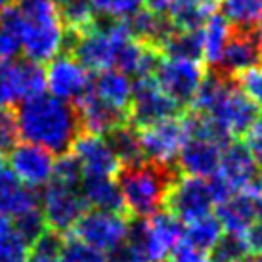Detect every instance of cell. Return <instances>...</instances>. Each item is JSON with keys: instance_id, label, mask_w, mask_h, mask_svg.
<instances>
[{"instance_id": "obj_1", "label": "cell", "mask_w": 262, "mask_h": 262, "mask_svg": "<svg viewBox=\"0 0 262 262\" xmlns=\"http://www.w3.org/2000/svg\"><path fill=\"white\" fill-rule=\"evenodd\" d=\"M15 124L19 138L48 149L52 155L69 153L80 134L77 107L46 92L17 105Z\"/></svg>"}, {"instance_id": "obj_2", "label": "cell", "mask_w": 262, "mask_h": 262, "mask_svg": "<svg viewBox=\"0 0 262 262\" xmlns=\"http://www.w3.org/2000/svg\"><path fill=\"white\" fill-rule=\"evenodd\" d=\"M23 29L19 35L25 59L38 66L50 63L66 50L67 29L54 0H21Z\"/></svg>"}, {"instance_id": "obj_3", "label": "cell", "mask_w": 262, "mask_h": 262, "mask_svg": "<svg viewBox=\"0 0 262 262\" xmlns=\"http://www.w3.org/2000/svg\"><path fill=\"white\" fill-rule=\"evenodd\" d=\"M117 186L123 197V209L130 216L147 219L165 205L174 176L170 168L153 163L123 167L117 174Z\"/></svg>"}, {"instance_id": "obj_4", "label": "cell", "mask_w": 262, "mask_h": 262, "mask_svg": "<svg viewBox=\"0 0 262 262\" xmlns=\"http://www.w3.org/2000/svg\"><path fill=\"white\" fill-rule=\"evenodd\" d=\"M182 239L180 222L170 212H155L130 226L124 245L117 251V262H165Z\"/></svg>"}, {"instance_id": "obj_5", "label": "cell", "mask_w": 262, "mask_h": 262, "mask_svg": "<svg viewBox=\"0 0 262 262\" xmlns=\"http://www.w3.org/2000/svg\"><path fill=\"white\" fill-rule=\"evenodd\" d=\"M132 38L126 21L119 19H98L79 35L67 33L66 50L71 54L86 71L102 73L115 67L119 50Z\"/></svg>"}, {"instance_id": "obj_6", "label": "cell", "mask_w": 262, "mask_h": 262, "mask_svg": "<svg viewBox=\"0 0 262 262\" xmlns=\"http://www.w3.org/2000/svg\"><path fill=\"white\" fill-rule=\"evenodd\" d=\"M226 197H228V191L219 182L216 176L212 178L182 176L172 180L165 205L178 222L189 224L197 219L212 214V209L220 201H224Z\"/></svg>"}, {"instance_id": "obj_7", "label": "cell", "mask_w": 262, "mask_h": 262, "mask_svg": "<svg viewBox=\"0 0 262 262\" xmlns=\"http://www.w3.org/2000/svg\"><path fill=\"white\" fill-rule=\"evenodd\" d=\"M184 107L165 94L153 77L132 80V100L128 105L126 123L136 130L147 128L167 119L184 115Z\"/></svg>"}, {"instance_id": "obj_8", "label": "cell", "mask_w": 262, "mask_h": 262, "mask_svg": "<svg viewBox=\"0 0 262 262\" xmlns=\"http://www.w3.org/2000/svg\"><path fill=\"white\" fill-rule=\"evenodd\" d=\"M130 232V222L123 212L86 211L71 230L75 239L82 241L88 247L103 255L117 253L124 245Z\"/></svg>"}, {"instance_id": "obj_9", "label": "cell", "mask_w": 262, "mask_h": 262, "mask_svg": "<svg viewBox=\"0 0 262 262\" xmlns=\"http://www.w3.org/2000/svg\"><path fill=\"white\" fill-rule=\"evenodd\" d=\"M86 212V201L80 193V186L50 178L42 193V216L50 232L67 233Z\"/></svg>"}, {"instance_id": "obj_10", "label": "cell", "mask_w": 262, "mask_h": 262, "mask_svg": "<svg viewBox=\"0 0 262 262\" xmlns=\"http://www.w3.org/2000/svg\"><path fill=\"white\" fill-rule=\"evenodd\" d=\"M153 79L165 94L186 110L195 100L197 90L205 79V67L201 61L161 56Z\"/></svg>"}, {"instance_id": "obj_11", "label": "cell", "mask_w": 262, "mask_h": 262, "mask_svg": "<svg viewBox=\"0 0 262 262\" xmlns=\"http://www.w3.org/2000/svg\"><path fill=\"white\" fill-rule=\"evenodd\" d=\"M138 132L144 161L165 168H170L174 165L178 153L188 140V126L184 117L161 121Z\"/></svg>"}, {"instance_id": "obj_12", "label": "cell", "mask_w": 262, "mask_h": 262, "mask_svg": "<svg viewBox=\"0 0 262 262\" xmlns=\"http://www.w3.org/2000/svg\"><path fill=\"white\" fill-rule=\"evenodd\" d=\"M46 73L29 59H14L0 66V107H14L25 100L44 94Z\"/></svg>"}, {"instance_id": "obj_13", "label": "cell", "mask_w": 262, "mask_h": 262, "mask_svg": "<svg viewBox=\"0 0 262 262\" xmlns=\"http://www.w3.org/2000/svg\"><path fill=\"white\" fill-rule=\"evenodd\" d=\"M258 66H262L260 27L253 29V27H233L232 25L222 56L219 59V66L214 69L237 79L241 73Z\"/></svg>"}, {"instance_id": "obj_14", "label": "cell", "mask_w": 262, "mask_h": 262, "mask_svg": "<svg viewBox=\"0 0 262 262\" xmlns=\"http://www.w3.org/2000/svg\"><path fill=\"white\" fill-rule=\"evenodd\" d=\"M216 178L224 186L228 195L262 188L258 165L245 144H239V142H230L224 147Z\"/></svg>"}, {"instance_id": "obj_15", "label": "cell", "mask_w": 262, "mask_h": 262, "mask_svg": "<svg viewBox=\"0 0 262 262\" xmlns=\"http://www.w3.org/2000/svg\"><path fill=\"white\" fill-rule=\"evenodd\" d=\"M46 73V88L52 96L69 103H77L92 88V77L71 54H59L48 63Z\"/></svg>"}, {"instance_id": "obj_16", "label": "cell", "mask_w": 262, "mask_h": 262, "mask_svg": "<svg viewBox=\"0 0 262 262\" xmlns=\"http://www.w3.org/2000/svg\"><path fill=\"white\" fill-rule=\"evenodd\" d=\"M69 153L79 163L82 178H117L123 168L110 142L98 134L80 132Z\"/></svg>"}, {"instance_id": "obj_17", "label": "cell", "mask_w": 262, "mask_h": 262, "mask_svg": "<svg viewBox=\"0 0 262 262\" xmlns=\"http://www.w3.org/2000/svg\"><path fill=\"white\" fill-rule=\"evenodd\" d=\"M10 172L27 188H38L50 182L56 159L48 149L35 144H17L8 155Z\"/></svg>"}, {"instance_id": "obj_18", "label": "cell", "mask_w": 262, "mask_h": 262, "mask_svg": "<svg viewBox=\"0 0 262 262\" xmlns=\"http://www.w3.org/2000/svg\"><path fill=\"white\" fill-rule=\"evenodd\" d=\"M262 193V188L251 191H239L228 195L216 205V219L222 224V230L228 235L247 237L249 230L256 224V197Z\"/></svg>"}, {"instance_id": "obj_19", "label": "cell", "mask_w": 262, "mask_h": 262, "mask_svg": "<svg viewBox=\"0 0 262 262\" xmlns=\"http://www.w3.org/2000/svg\"><path fill=\"white\" fill-rule=\"evenodd\" d=\"M73 105L77 107V113H79L80 130L88 132V134L103 136V134H110L113 128L126 123V115L113 110L103 100H100L92 92V88Z\"/></svg>"}, {"instance_id": "obj_20", "label": "cell", "mask_w": 262, "mask_h": 262, "mask_svg": "<svg viewBox=\"0 0 262 262\" xmlns=\"http://www.w3.org/2000/svg\"><path fill=\"white\" fill-rule=\"evenodd\" d=\"M126 27L130 31L132 38H136L138 42L146 44L149 48H155L159 52V48L165 44L176 27L167 15H159L151 12V10H138L134 15H130L126 19Z\"/></svg>"}, {"instance_id": "obj_21", "label": "cell", "mask_w": 262, "mask_h": 262, "mask_svg": "<svg viewBox=\"0 0 262 262\" xmlns=\"http://www.w3.org/2000/svg\"><path fill=\"white\" fill-rule=\"evenodd\" d=\"M92 92L100 100L128 117V105L132 100V80L119 69H105L92 79Z\"/></svg>"}, {"instance_id": "obj_22", "label": "cell", "mask_w": 262, "mask_h": 262, "mask_svg": "<svg viewBox=\"0 0 262 262\" xmlns=\"http://www.w3.org/2000/svg\"><path fill=\"white\" fill-rule=\"evenodd\" d=\"M33 209H38L37 191L19 182L10 170L0 172V214L15 219Z\"/></svg>"}, {"instance_id": "obj_23", "label": "cell", "mask_w": 262, "mask_h": 262, "mask_svg": "<svg viewBox=\"0 0 262 262\" xmlns=\"http://www.w3.org/2000/svg\"><path fill=\"white\" fill-rule=\"evenodd\" d=\"M80 193L84 197L86 205H92L98 211H124L123 197H121L115 178H82Z\"/></svg>"}, {"instance_id": "obj_24", "label": "cell", "mask_w": 262, "mask_h": 262, "mask_svg": "<svg viewBox=\"0 0 262 262\" xmlns=\"http://www.w3.org/2000/svg\"><path fill=\"white\" fill-rule=\"evenodd\" d=\"M105 140L110 142L111 149L117 155L121 167H132L144 163V153L140 144V132L128 123L117 126L110 134H105Z\"/></svg>"}, {"instance_id": "obj_25", "label": "cell", "mask_w": 262, "mask_h": 262, "mask_svg": "<svg viewBox=\"0 0 262 262\" xmlns=\"http://www.w3.org/2000/svg\"><path fill=\"white\" fill-rule=\"evenodd\" d=\"M230 29H232L230 21L219 10L203 25V29H201V33H203V63H207L209 69H214L219 66V59L222 56Z\"/></svg>"}, {"instance_id": "obj_26", "label": "cell", "mask_w": 262, "mask_h": 262, "mask_svg": "<svg viewBox=\"0 0 262 262\" xmlns=\"http://www.w3.org/2000/svg\"><path fill=\"white\" fill-rule=\"evenodd\" d=\"M159 54L165 58L191 59V61H201L203 63V33H201V29H176L159 48Z\"/></svg>"}, {"instance_id": "obj_27", "label": "cell", "mask_w": 262, "mask_h": 262, "mask_svg": "<svg viewBox=\"0 0 262 262\" xmlns=\"http://www.w3.org/2000/svg\"><path fill=\"white\" fill-rule=\"evenodd\" d=\"M219 8L233 27H262V0H219Z\"/></svg>"}, {"instance_id": "obj_28", "label": "cell", "mask_w": 262, "mask_h": 262, "mask_svg": "<svg viewBox=\"0 0 262 262\" xmlns=\"http://www.w3.org/2000/svg\"><path fill=\"white\" fill-rule=\"evenodd\" d=\"M182 237L193 243L195 247L211 253L214 245L224 237V230L214 214H207L203 219H197L186 224V233H182Z\"/></svg>"}, {"instance_id": "obj_29", "label": "cell", "mask_w": 262, "mask_h": 262, "mask_svg": "<svg viewBox=\"0 0 262 262\" xmlns=\"http://www.w3.org/2000/svg\"><path fill=\"white\" fill-rule=\"evenodd\" d=\"M29 245L15 233L8 216L0 214V262H27Z\"/></svg>"}, {"instance_id": "obj_30", "label": "cell", "mask_w": 262, "mask_h": 262, "mask_svg": "<svg viewBox=\"0 0 262 262\" xmlns=\"http://www.w3.org/2000/svg\"><path fill=\"white\" fill-rule=\"evenodd\" d=\"M61 247H63L61 235L46 230L29 247L27 262H61Z\"/></svg>"}, {"instance_id": "obj_31", "label": "cell", "mask_w": 262, "mask_h": 262, "mask_svg": "<svg viewBox=\"0 0 262 262\" xmlns=\"http://www.w3.org/2000/svg\"><path fill=\"white\" fill-rule=\"evenodd\" d=\"M90 4L96 15H102L103 19L124 21L142 10V4H146V0H90Z\"/></svg>"}, {"instance_id": "obj_32", "label": "cell", "mask_w": 262, "mask_h": 262, "mask_svg": "<svg viewBox=\"0 0 262 262\" xmlns=\"http://www.w3.org/2000/svg\"><path fill=\"white\" fill-rule=\"evenodd\" d=\"M12 224H14L15 233H17L29 247L48 230L40 209H33V211H27V212H23V214H19V216H15Z\"/></svg>"}, {"instance_id": "obj_33", "label": "cell", "mask_w": 262, "mask_h": 262, "mask_svg": "<svg viewBox=\"0 0 262 262\" xmlns=\"http://www.w3.org/2000/svg\"><path fill=\"white\" fill-rule=\"evenodd\" d=\"M249 253L251 251L247 245V237L224 233V237L214 245L209 256H211V262H237L243 256H247Z\"/></svg>"}, {"instance_id": "obj_34", "label": "cell", "mask_w": 262, "mask_h": 262, "mask_svg": "<svg viewBox=\"0 0 262 262\" xmlns=\"http://www.w3.org/2000/svg\"><path fill=\"white\" fill-rule=\"evenodd\" d=\"M61 262H117L115 258L103 255L96 249L84 245L82 241L75 239L73 235H69L63 241L61 247Z\"/></svg>"}, {"instance_id": "obj_35", "label": "cell", "mask_w": 262, "mask_h": 262, "mask_svg": "<svg viewBox=\"0 0 262 262\" xmlns=\"http://www.w3.org/2000/svg\"><path fill=\"white\" fill-rule=\"evenodd\" d=\"M237 82H239L241 90L253 100L256 107L262 110V66L241 73L237 77Z\"/></svg>"}, {"instance_id": "obj_36", "label": "cell", "mask_w": 262, "mask_h": 262, "mask_svg": "<svg viewBox=\"0 0 262 262\" xmlns=\"http://www.w3.org/2000/svg\"><path fill=\"white\" fill-rule=\"evenodd\" d=\"M17 138L19 136H17L15 113L8 107H0V151L12 149Z\"/></svg>"}, {"instance_id": "obj_37", "label": "cell", "mask_w": 262, "mask_h": 262, "mask_svg": "<svg viewBox=\"0 0 262 262\" xmlns=\"http://www.w3.org/2000/svg\"><path fill=\"white\" fill-rule=\"evenodd\" d=\"M168 258H170V262H211V256H209L207 251L195 247L193 243H189L184 237L172 249V253H170Z\"/></svg>"}, {"instance_id": "obj_38", "label": "cell", "mask_w": 262, "mask_h": 262, "mask_svg": "<svg viewBox=\"0 0 262 262\" xmlns=\"http://www.w3.org/2000/svg\"><path fill=\"white\" fill-rule=\"evenodd\" d=\"M19 50H21L19 38L15 37L14 33H10V31L0 27V66L14 61L17 58Z\"/></svg>"}, {"instance_id": "obj_39", "label": "cell", "mask_w": 262, "mask_h": 262, "mask_svg": "<svg viewBox=\"0 0 262 262\" xmlns=\"http://www.w3.org/2000/svg\"><path fill=\"white\" fill-rule=\"evenodd\" d=\"M245 147H247L256 165L262 167V117H256L253 126L245 134Z\"/></svg>"}, {"instance_id": "obj_40", "label": "cell", "mask_w": 262, "mask_h": 262, "mask_svg": "<svg viewBox=\"0 0 262 262\" xmlns=\"http://www.w3.org/2000/svg\"><path fill=\"white\" fill-rule=\"evenodd\" d=\"M247 245L253 255H262V220H258L247 233Z\"/></svg>"}, {"instance_id": "obj_41", "label": "cell", "mask_w": 262, "mask_h": 262, "mask_svg": "<svg viewBox=\"0 0 262 262\" xmlns=\"http://www.w3.org/2000/svg\"><path fill=\"white\" fill-rule=\"evenodd\" d=\"M216 2L219 0H176V6H180V4H216Z\"/></svg>"}, {"instance_id": "obj_42", "label": "cell", "mask_w": 262, "mask_h": 262, "mask_svg": "<svg viewBox=\"0 0 262 262\" xmlns=\"http://www.w3.org/2000/svg\"><path fill=\"white\" fill-rule=\"evenodd\" d=\"M255 207H256V220H262V193L256 197Z\"/></svg>"}, {"instance_id": "obj_43", "label": "cell", "mask_w": 262, "mask_h": 262, "mask_svg": "<svg viewBox=\"0 0 262 262\" xmlns=\"http://www.w3.org/2000/svg\"><path fill=\"white\" fill-rule=\"evenodd\" d=\"M237 262H262V255H251V253H249L247 256H243V258Z\"/></svg>"}, {"instance_id": "obj_44", "label": "cell", "mask_w": 262, "mask_h": 262, "mask_svg": "<svg viewBox=\"0 0 262 262\" xmlns=\"http://www.w3.org/2000/svg\"><path fill=\"white\" fill-rule=\"evenodd\" d=\"M10 6H12V0H0V14Z\"/></svg>"}, {"instance_id": "obj_45", "label": "cell", "mask_w": 262, "mask_h": 262, "mask_svg": "<svg viewBox=\"0 0 262 262\" xmlns=\"http://www.w3.org/2000/svg\"><path fill=\"white\" fill-rule=\"evenodd\" d=\"M6 168H4V155H2V151H0V172H4Z\"/></svg>"}, {"instance_id": "obj_46", "label": "cell", "mask_w": 262, "mask_h": 262, "mask_svg": "<svg viewBox=\"0 0 262 262\" xmlns=\"http://www.w3.org/2000/svg\"><path fill=\"white\" fill-rule=\"evenodd\" d=\"M59 2H61V4H67V2H73V0H59Z\"/></svg>"}, {"instance_id": "obj_47", "label": "cell", "mask_w": 262, "mask_h": 262, "mask_svg": "<svg viewBox=\"0 0 262 262\" xmlns=\"http://www.w3.org/2000/svg\"><path fill=\"white\" fill-rule=\"evenodd\" d=\"M260 37H262V27H260Z\"/></svg>"}]
</instances>
